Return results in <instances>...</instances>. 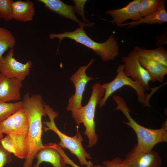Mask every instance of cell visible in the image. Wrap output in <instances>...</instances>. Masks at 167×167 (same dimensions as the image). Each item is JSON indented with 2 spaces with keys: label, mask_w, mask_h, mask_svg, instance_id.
Returning <instances> with one entry per match:
<instances>
[{
  "label": "cell",
  "mask_w": 167,
  "mask_h": 167,
  "mask_svg": "<svg viewBox=\"0 0 167 167\" xmlns=\"http://www.w3.org/2000/svg\"><path fill=\"white\" fill-rule=\"evenodd\" d=\"M22 101V108L26 113L28 120V151L23 167H32L37 151L43 146L41 140L42 132V118L46 115L44 104L40 94L30 96L27 93Z\"/></svg>",
  "instance_id": "6da1fadb"
},
{
  "label": "cell",
  "mask_w": 167,
  "mask_h": 167,
  "mask_svg": "<svg viewBox=\"0 0 167 167\" xmlns=\"http://www.w3.org/2000/svg\"><path fill=\"white\" fill-rule=\"evenodd\" d=\"M113 99L117 106L114 111H121L128 120L123 121V124L131 127L135 132L137 138V148L140 151L147 152L153 150L157 144L167 142V122H164L161 127L156 129L145 127L137 123L132 118L131 110L122 97L115 95Z\"/></svg>",
  "instance_id": "7a4b0ae2"
},
{
  "label": "cell",
  "mask_w": 167,
  "mask_h": 167,
  "mask_svg": "<svg viewBox=\"0 0 167 167\" xmlns=\"http://www.w3.org/2000/svg\"><path fill=\"white\" fill-rule=\"evenodd\" d=\"M84 27H80L75 31L58 34L50 33L49 38H58L59 43L62 39L68 38L92 49L104 62L113 60L119 54V47L114 35H111L104 42L98 43L92 40L87 34Z\"/></svg>",
  "instance_id": "3957f363"
},
{
  "label": "cell",
  "mask_w": 167,
  "mask_h": 167,
  "mask_svg": "<svg viewBox=\"0 0 167 167\" xmlns=\"http://www.w3.org/2000/svg\"><path fill=\"white\" fill-rule=\"evenodd\" d=\"M44 108L49 121L43 122L46 126L44 127V131L46 132L48 130H51L54 132L60 139V141L58 144L59 147L67 149L71 153L75 155L82 166L92 167L94 165L93 163L91 161L87 160L91 159L92 157L90 155L86 152L82 145L83 139L78 131V128H77V132L73 136H69L62 133L57 128L54 122V119L58 116V113L54 111L52 108L45 103Z\"/></svg>",
  "instance_id": "277c9868"
},
{
  "label": "cell",
  "mask_w": 167,
  "mask_h": 167,
  "mask_svg": "<svg viewBox=\"0 0 167 167\" xmlns=\"http://www.w3.org/2000/svg\"><path fill=\"white\" fill-rule=\"evenodd\" d=\"M92 89V93L87 104L72 116L78 125L83 123L85 127L84 134L88 140L87 148L93 147L98 140L95 130V113L96 107L104 96L105 92L102 85L99 83L95 84Z\"/></svg>",
  "instance_id": "5b68a950"
},
{
  "label": "cell",
  "mask_w": 167,
  "mask_h": 167,
  "mask_svg": "<svg viewBox=\"0 0 167 167\" xmlns=\"http://www.w3.org/2000/svg\"><path fill=\"white\" fill-rule=\"evenodd\" d=\"M116 73L117 75L113 80L102 85L105 92L104 96L98 104L100 108H101L105 105L108 98L113 93L126 86H129L134 90L139 102L144 106L150 107L149 102V96L146 95L145 91L139 83L126 75L123 64L118 66Z\"/></svg>",
  "instance_id": "8992f818"
},
{
  "label": "cell",
  "mask_w": 167,
  "mask_h": 167,
  "mask_svg": "<svg viewBox=\"0 0 167 167\" xmlns=\"http://www.w3.org/2000/svg\"><path fill=\"white\" fill-rule=\"evenodd\" d=\"M92 58L86 66H80L70 78L74 85L75 94L69 99L66 110L71 112L72 116L75 115L82 107V101L85 87L88 82L95 78L88 76L86 71L94 61Z\"/></svg>",
  "instance_id": "52a82bcc"
},
{
  "label": "cell",
  "mask_w": 167,
  "mask_h": 167,
  "mask_svg": "<svg viewBox=\"0 0 167 167\" xmlns=\"http://www.w3.org/2000/svg\"><path fill=\"white\" fill-rule=\"evenodd\" d=\"M139 58L134 49L123 57L124 72L126 76L139 83L145 91H148L151 90L149 85L150 78L148 71L141 64Z\"/></svg>",
  "instance_id": "ba28073f"
},
{
  "label": "cell",
  "mask_w": 167,
  "mask_h": 167,
  "mask_svg": "<svg viewBox=\"0 0 167 167\" xmlns=\"http://www.w3.org/2000/svg\"><path fill=\"white\" fill-rule=\"evenodd\" d=\"M14 56V50L12 49L5 56L0 58V73L7 78L22 82L29 75L32 63L29 60L23 63L17 61Z\"/></svg>",
  "instance_id": "9c48e42d"
},
{
  "label": "cell",
  "mask_w": 167,
  "mask_h": 167,
  "mask_svg": "<svg viewBox=\"0 0 167 167\" xmlns=\"http://www.w3.org/2000/svg\"><path fill=\"white\" fill-rule=\"evenodd\" d=\"M124 159L131 167H161L162 164L161 158L157 152L152 150L143 152L137 149L136 144Z\"/></svg>",
  "instance_id": "30bf717a"
},
{
  "label": "cell",
  "mask_w": 167,
  "mask_h": 167,
  "mask_svg": "<svg viewBox=\"0 0 167 167\" xmlns=\"http://www.w3.org/2000/svg\"><path fill=\"white\" fill-rule=\"evenodd\" d=\"M28 126L27 115L22 108L0 122V130L6 135L28 134Z\"/></svg>",
  "instance_id": "8fae6325"
},
{
  "label": "cell",
  "mask_w": 167,
  "mask_h": 167,
  "mask_svg": "<svg viewBox=\"0 0 167 167\" xmlns=\"http://www.w3.org/2000/svg\"><path fill=\"white\" fill-rule=\"evenodd\" d=\"M3 146L18 158L25 160L28 151V134L7 135L0 140Z\"/></svg>",
  "instance_id": "7c38bea8"
},
{
  "label": "cell",
  "mask_w": 167,
  "mask_h": 167,
  "mask_svg": "<svg viewBox=\"0 0 167 167\" xmlns=\"http://www.w3.org/2000/svg\"><path fill=\"white\" fill-rule=\"evenodd\" d=\"M55 143H49L43 145L37 152L35 156L37 161L34 167H40L43 162H48L54 167H66L64 159Z\"/></svg>",
  "instance_id": "4fadbf2b"
},
{
  "label": "cell",
  "mask_w": 167,
  "mask_h": 167,
  "mask_svg": "<svg viewBox=\"0 0 167 167\" xmlns=\"http://www.w3.org/2000/svg\"><path fill=\"white\" fill-rule=\"evenodd\" d=\"M140 1L133 0L122 8L108 10L106 13L111 16L116 25L122 24L129 19L132 20V21L139 20L143 18L139 9Z\"/></svg>",
  "instance_id": "5bb4252c"
},
{
  "label": "cell",
  "mask_w": 167,
  "mask_h": 167,
  "mask_svg": "<svg viewBox=\"0 0 167 167\" xmlns=\"http://www.w3.org/2000/svg\"><path fill=\"white\" fill-rule=\"evenodd\" d=\"M22 81L6 77L0 73V101H8L21 99Z\"/></svg>",
  "instance_id": "9a60e30c"
},
{
  "label": "cell",
  "mask_w": 167,
  "mask_h": 167,
  "mask_svg": "<svg viewBox=\"0 0 167 167\" xmlns=\"http://www.w3.org/2000/svg\"><path fill=\"white\" fill-rule=\"evenodd\" d=\"M38 1L44 4L51 11L76 22L80 27H89L95 24V23L92 22L86 24L80 21L75 15V6L67 5L60 0H38Z\"/></svg>",
  "instance_id": "2e32d148"
},
{
  "label": "cell",
  "mask_w": 167,
  "mask_h": 167,
  "mask_svg": "<svg viewBox=\"0 0 167 167\" xmlns=\"http://www.w3.org/2000/svg\"><path fill=\"white\" fill-rule=\"evenodd\" d=\"M35 13L34 3L32 1L29 0L14 1L12 16L15 20L24 22L32 21Z\"/></svg>",
  "instance_id": "e0dca14e"
},
{
  "label": "cell",
  "mask_w": 167,
  "mask_h": 167,
  "mask_svg": "<svg viewBox=\"0 0 167 167\" xmlns=\"http://www.w3.org/2000/svg\"><path fill=\"white\" fill-rule=\"evenodd\" d=\"M140 62L148 72L152 82H162L167 74V66L149 59L140 58Z\"/></svg>",
  "instance_id": "ac0fdd59"
},
{
  "label": "cell",
  "mask_w": 167,
  "mask_h": 167,
  "mask_svg": "<svg viewBox=\"0 0 167 167\" xmlns=\"http://www.w3.org/2000/svg\"><path fill=\"white\" fill-rule=\"evenodd\" d=\"M167 22V11L165 4L162 5L156 12L142 19L136 21L116 25L117 26L123 27L127 26L128 27H136L140 24L145 23L148 24H161Z\"/></svg>",
  "instance_id": "d6986e66"
},
{
  "label": "cell",
  "mask_w": 167,
  "mask_h": 167,
  "mask_svg": "<svg viewBox=\"0 0 167 167\" xmlns=\"http://www.w3.org/2000/svg\"><path fill=\"white\" fill-rule=\"evenodd\" d=\"M134 49L139 57L149 59L167 66V51L165 48L160 46L156 49H147L136 46Z\"/></svg>",
  "instance_id": "ffe728a7"
},
{
  "label": "cell",
  "mask_w": 167,
  "mask_h": 167,
  "mask_svg": "<svg viewBox=\"0 0 167 167\" xmlns=\"http://www.w3.org/2000/svg\"><path fill=\"white\" fill-rule=\"evenodd\" d=\"M15 42V38L10 30L0 27V58L9 49L13 48Z\"/></svg>",
  "instance_id": "44dd1931"
},
{
  "label": "cell",
  "mask_w": 167,
  "mask_h": 167,
  "mask_svg": "<svg viewBox=\"0 0 167 167\" xmlns=\"http://www.w3.org/2000/svg\"><path fill=\"white\" fill-rule=\"evenodd\" d=\"M165 2V0H140L139 12L143 17H145L156 12Z\"/></svg>",
  "instance_id": "7402d4cb"
},
{
  "label": "cell",
  "mask_w": 167,
  "mask_h": 167,
  "mask_svg": "<svg viewBox=\"0 0 167 167\" xmlns=\"http://www.w3.org/2000/svg\"><path fill=\"white\" fill-rule=\"evenodd\" d=\"M22 101L8 103L0 101V122L22 108Z\"/></svg>",
  "instance_id": "603a6c76"
},
{
  "label": "cell",
  "mask_w": 167,
  "mask_h": 167,
  "mask_svg": "<svg viewBox=\"0 0 167 167\" xmlns=\"http://www.w3.org/2000/svg\"><path fill=\"white\" fill-rule=\"evenodd\" d=\"M12 0H0V19L5 21L13 19L12 16Z\"/></svg>",
  "instance_id": "cb8c5ba5"
},
{
  "label": "cell",
  "mask_w": 167,
  "mask_h": 167,
  "mask_svg": "<svg viewBox=\"0 0 167 167\" xmlns=\"http://www.w3.org/2000/svg\"><path fill=\"white\" fill-rule=\"evenodd\" d=\"M102 164L105 167H131L125 159H122L119 157L104 161Z\"/></svg>",
  "instance_id": "d4e9b609"
},
{
  "label": "cell",
  "mask_w": 167,
  "mask_h": 167,
  "mask_svg": "<svg viewBox=\"0 0 167 167\" xmlns=\"http://www.w3.org/2000/svg\"><path fill=\"white\" fill-rule=\"evenodd\" d=\"M12 161L11 153L3 146L0 141V167H4Z\"/></svg>",
  "instance_id": "484cf974"
},
{
  "label": "cell",
  "mask_w": 167,
  "mask_h": 167,
  "mask_svg": "<svg viewBox=\"0 0 167 167\" xmlns=\"http://www.w3.org/2000/svg\"><path fill=\"white\" fill-rule=\"evenodd\" d=\"M75 4L76 12L81 16L82 18L86 24L89 23V22L85 18L84 14V7L87 0H74Z\"/></svg>",
  "instance_id": "4316f807"
},
{
  "label": "cell",
  "mask_w": 167,
  "mask_h": 167,
  "mask_svg": "<svg viewBox=\"0 0 167 167\" xmlns=\"http://www.w3.org/2000/svg\"><path fill=\"white\" fill-rule=\"evenodd\" d=\"M58 147V149L63 156L65 162L66 164L70 165L72 167H80L76 164L72 160H71L65 153V152L62 149V148L59 146ZM92 167H105L103 165H93Z\"/></svg>",
  "instance_id": "83f0119b"
},
{
  "label": "cell",
  "mask_w": 167,
  "mask_h": 167,
  "mask_svg": "<svg viewBox=\"0 0 167 167\" xmlns=\"http://www.w3.org/2000/svg\"><path fill=\"white\" fill-rule=\"evenodd\" d=\"M3 138V133L0 129V140Z\"/></svg>",
  "instance_id": "f1b7e54d"
}]
</instances>
